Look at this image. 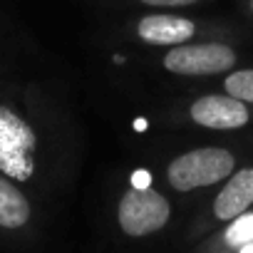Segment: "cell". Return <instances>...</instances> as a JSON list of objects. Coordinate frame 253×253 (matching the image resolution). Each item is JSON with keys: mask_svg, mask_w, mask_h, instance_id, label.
<instances>
[{"mask_svg": "<svg viewBox=\"0 0 253 253\" xmlns=\"http://www.w3.org/2000/svg\"><path fill=\"white\" fill-rule=\"evenodd\" d=\"M233 167H236V157L228 149L201 147L176 157L167 169V179L176 191H191L231 176Z\"/></svg>", "mask_w": 253, "mask_h": 253, "instance_id": "cell-1", "label": "cell"}, {"mask_svg": "<svg viewBox=\"0 0 253 253\" xmlns=\"http://www.w3.org/2000/svg\"><path fill=\"white\" fill-rule=\"evenodd\" d=\"M35 132L8 107H0V171L28 181L35 171Z\"/></svg>", "mask_w": 253, "mask_h": 253, "instance_id": "cell-2", "label": "cell"}, {"mask_svg": "<svg viewBox=\"0 0 253 253\" xmlns=\"http://www.w3.org/2000/svg\"><path fill=\"white\" fill-rule=\"evenodd\" d=\"M169 213L171 206L162 194L152 189H137V186L122 196L117 209L119 226L126 236H147L159 231L169 221Z\"/></svg>", "mask_w": 253, "mask_h": 253, "instance_id": "cell-3", "label": "cell"}, {"mask_svg": "<svg viewBox=\"0 0 253 253\" xmlns=\"http://www.w3.org/2000/svg\"><path fill=\"white\" fill-rule=\"evenodd\" d=\"M236 65V52L221 42L206 45H174L164 55V67L179 77L221 75Z\"/></svg>", "mask_w": 253, "mask_h": 253, "instance_id": "cell-4", "label": "cell"}, {"mask_svg": "<svg viewBox=\"0 0 253 253\" xmlns=\"http://www.w3.org/2000/svg\"><path fill=\"white\" fill-rule=\"evenodd\" d=\"M191 119L206 129H238L248 122V109L231 94H206L191 104Z\"/></svg>", "mask_w": 253, "mask_h": 253, "instance_id": "cell-5", "label": "cell"}, {"mask_svg": "<svg viewBox=\"0 0 253 253\" xmlns=\"http://www.w3.org/2000/svg\"><path fill=\"white\" fill-rule=\"evenodd\" d=\"M137 35L149 45H184L196 35V25L179 15H147L139 20Z\"/></svg>", "mask_w": 253, "mask_h": 253, "instance_id": "cell-6", "label": "cell"}, {"mask_svg": "<svg viewBox=\"0 0 253 253\" xmlns=\"http://www.w3.org/2000/svg\"><path fill=\"white\" fill-rule=\"evenodd\" d=\"M251 204H253V169H241L236 171V176L228 179V184L216 196L213 213L221 221H231L241 216Z\"/></svg>", "mask_w": 253, "mask_h": 253, "instance_id": "cell-7", "label": "cell"}, {"mask_svg": "<svg viewBox=\"0 0 253 253\" xmlns=\"http://www.w3.org/2000/svg\"><path fill=\"white\" fill-rule=\"evenodd\" d=\"M30 218L28 199L5 179H0V226L3 228H20Z\"/></svg>", "mask_w": 253, "mask_h": 253, "instance_id": "cell-8", "label": "cell"}, {"mask_svg": "<svg viewBox=\"0 0 253 253\" xmlns=\"http://www.w3.org/2000/svg\"><path fill=\"white\" fill-rule=\"evenodd\" d=\"M226 94L241 99V102H253V70H238L231 72L223 82Z\"/></svg>", "mask_w": 253, "mask_h": 253, "instance_id": "cell-9", "label": "cell"}, {"mask_svg": "<svg viewBox=\"0 0 253 253\" xmlns=\"http://www.w3.org/2000/svg\"><path fill=\"white\" fill-rule=\"evenodd\" d=\"M226 241L233 243V246L253 241V213H248V216H238L236 223L226 231Z\"/></svg>", "mask_w": 253, "mask_h": 253, "instance_id": "cell-10", "label": "cell"}, {"mask_svg": "<svg viewBox=\"0 0 253 253\" xmlns=\"http://www.w3.org/2000/svg\"><path fill=\"white\" fill-rule=\"evenodd\" d=\"M144 5H157V8H181V5H191L196 0H139Z\"/></svg>", "mask_w": 253, "mask_h": 253, "instance_id": "cell-11", "label": "cell"}, {"mask_svg": "<svg viewBox=\"0 0 253 253\" xmlns=\"http://www.w3.org/2000/svg\"><path fill=\"white\" fill-rule=\"evenodd\" d=\"M132 184H134L137 189H147V186H149V174H147V171H139V174H134Z\"/></svg>", "mask_w": 253, "mask_h": 253, "instance_id": "cell-12", "label": "cell"}, {"mask_svg": "<svg viewBox=\"0 0 253 253\" xmlns=\"http://www.w3.org/2000/svg\"><path fill=\"white\" fill-rule=\"evenodd\" d=\"M241 253H253V241H248V243L241 248Z\"/></svg>", "mask_w": 253, "mask_h": 253, "instance_id": "cell-13", "label": "cell"}, {"mask_svg": "<svg viewBox=\"0 0 253 253\" xmlns=\"http://www.w3.org/2000/svg\"><path fill=\"white\" fill-rule=\"evenodd\" d=\"M251 10H253V0H251Z\"/></svg>", "mask_w": 253, "mask_h": 253, "instance_id": "cell-14", "label": "cell"}]
</instances>
